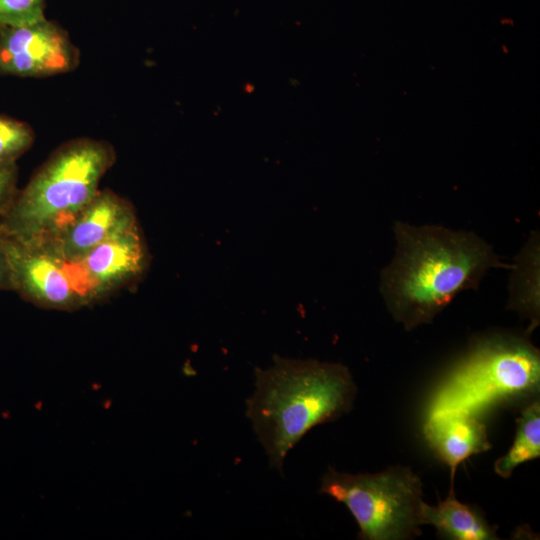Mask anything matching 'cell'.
<instances>
[{
	"label": "cell",
	"mask_w": 540,
	"mask_h": 540,
	"mask_svg": "<svg viewBox=\"0 0 540 540\" xmlns=\"http://www.w3.org/2000/svg\"><path fill=\"white\" fill-rule=\"evenodd\" d=\"M77 264L92 301L139 278L148 267L149 254L138 223L98 244Z\"/></svg>",
	"instance_id": "obj_9"
},
{
	"label": "cell",
	"mask_w": 540,
	"mask_h": 540,
	"mask_svg": "<svg viewBox=\"0 0 540 540\" xmlns=\"http://www.w3.org/2000/svg\"><path fill=\"white\" fill-rule=\"evenodd\" d=\"M421 487L418 476L405 467H390L376 474L330 469L322 478L320 492L349 509L361 539L395 540L419 533Z\"/></svg>",
	"instance_id": "obj_5"
},
{
	"label": "cell",
	"mask_w": 540,
	"mask_h": 540,
	"mask_svg": "<svg viewBox=\"0 0 540 540\" xmlns=\"http://www.w3.org/2000/svg\"><path fill=\"white\" fill-rule=\"evenodd\" d=\"M423 434L434 453L449 466L452 483L461 462L491 448L485 424L464 412L427 417Z\"/></svg>",
	"instance_id": "obj_10"
},
{
	"label": "cell",
	"mask_w": 540,
	"mask_h": 540,
	"mask_svg": "<svg viewBox=\"0 0 540 540\" xmlns=\"http://www.w3.org/2000/svg\"><path fill=\"white\" fill-rule=\"evenodd\" d=\"M419 524L434 526L438 533L456 540L497 539L495 529L471 506L461 503L455 496L453 486L445 500L436 506L420 503Z\"/></svg>",
	"instance_id": "obj_11"
},
{
	"label": "cell",
	"mask_w": 540,
	"mask_h": 540,
	"mask_svg": "<svg viewBox=\"0 0 540 540\" xmlns=\"http://www.w3.org/2000/svg\"><path fill=\"white\" fill-rule=\"evenodd\" d=\"M539 351L528 341L498 336L479 343L434 394L428 417L446 412L476 415L539 388Z\"/></svg>",
	"instance_id": "obj_4"
},
{
	"label": "cell",
	"mask_w": 540,
	"mask_h": 540,
	"mask_svg": "<svg viewBox=\"0 0 540 540\" xmlns=\"http://www.w3.org/2000/svg\"><path fill=\"white\" fill-rule=\"evenodd\" d=\"M355 391L348 368L340 363L275 355L270 368H256L246 415L270 465L280 470L288 452L309 430L346 413Z\"/></svg>",
	"instance_id": "obj_2"
},
{
	"label": "cell",
	"mask_w": 540,
	"mask_h": 540,
	"mask_svg": "<svg viewBox=\"0 0 540 540\" xmlns=\"http://www.w3.org/2000/svg\"><path fill=\"white\" fill-rule=\"evenodd\" d=\"M17 175L16 162H0V217L17 194Z\"/></svg>",
	"instance_id": "obj_16"
},
{
	"label": "cell",
	"mask_w": 540,
	"mask_h": 540,
	"mask_svg": "<svg viewBox=\"0 0 540 540\" xmlns=\"http://www.w3.org/2000/svg\"><path fill=\"white\" fill-rule=\"evenodd\" d=\"M2 236V235H1ZM11 289L45 308L73 310L92 302L84 273L46 242H20L4 236Z\"/></svg>",
	"instance_id": "obj_6"
},
{
	"label": "cell",
	"mask_w": 540,
	"mask_h": 540,
	"mask_svg": "<svg viewBox=\"0 0 540 540\" xmlns=\"http://www.w3.org/2000/svg\"><path fill=\"white\" fill-rule=\"evenodd\" d=\"M540 456V405L529 404L517 419L514 442L509 451L495 461L494 470L503 478L511 476L520 464Z\"/></svg>",
	"instance_id": "obj_13"
},
{
	"label": "cell",
	"mask_w": 540,
	"mask_h": 540,
	"mask_svg": "<svg viewBox=\"0 0 540 540\" xmlns=\"http://www.w3.org/2000/svg\"><path fill=\"white\" fill-rule=\"evenodd\" d=\"M539 235L530 238L511 265L508 307L531 321L533 329L539 321Z\"/></svg>",
	"instance_id": "obj_12"
},
{
	"label": "cell",
	"mask_w": 540,
	"mask_h": 540,
	"mask_svg": "<svg viewBox=\"0 0 540 540\" xmlns=\"http://www.w3.org/2000/svg\"><path fill=\"white\" fill-rule=\"evenodd\" d=\"M137 223L132 205L109 189L99 190L79 214L47 241L64 260L78 263L94 247Z\"/></svg>",
	"instance_id": "obj_8"
},
{
	"label": "cell",
	"mask_w": 540,
	"mask_h": 540,
	"mask_svg": "<svg viewBox=\"0 0 540 540\" xmlns=\"http://www.w3.org/2000/svg\"><path fill=\"white\" fill-rule=\"evenodd\" d=\"M34 142V132L25 122L0 115V162H16Z\"/></svg>",
	"instance_id": "obj_14"
},
{
	"label": "cell",
	"mask_w": 540,
	"mask_h": 540,
	"mask_svg": "<svg viewBox=\"0 0 540 540\" xmlns=\"http://www.w3.org/2000/svg\"><path fill=\"white\" fill-rule=\"evenodd\" d=\"M115 159L105 141L79 138L63 144L17 192L0 217V234L20 242L50 240L94 198Z\"/></svg>",
	"instance_id": "obj_3"
},
{
	"label": "cell",
	"mask_w": 540,
	"mask_h": 540,
	"mask_svg": "<svg viewBox=\"0 0 540 540\" xmlns=\"http://www.w3.org/2000/svg\"><path fill=\"white\" fill-rule=\"evenodd\" d=\"M45 0H0V28L35 23L45 18Z\"/></svg>",
	"instance_id": "obj_15"
},
{
	"label": "cell",
	"mask_w": 540,
	"mask_h": 540,
	"mask_svg": "<svg viewBox=\"0 0 540 540\" xmlns=\"http://www.w3.org/2000/svg\"><path fill=\"white\" fill-rule=\"evenodd\" d=\"M6 289H11L10 273L4 246V240L0 234V291Z\"/></svg>",
	"instance_id": "obj_17"
},
{
	"label": "cell",
	"mask_w": 540,
	"mask_h": 540,
	"mask_svg": "<svg viewBox=\"0 0 540 540\" xmlns=\"http://www.w3.org/2000/svg\"><path fill=\"white\" fill-rule=\"evenodd\" d=\"M394 234L395 256L382 271L380 289L408 330L431 322L459 292L476 289L490 268L511 267L473 232L398 221Z\"/></svg>",
	"instance_id": "obj_1"
},
{
	"label": "cell",
	"mask_w": 540,
	"mask_h": 540,
	"mask_svg": "<svg viewBox=\"0 0 540 540\" xmlns=\"http://www.w3.org/2000/svg\"><path fill=\"white\" fill-rule=\"evenodd\" d=\"M79 51L67 32L46 18L0 28V75L48 77L74 70Z\"/></svg>",
	"instance_id": "obj_7"
}]
</instances>
